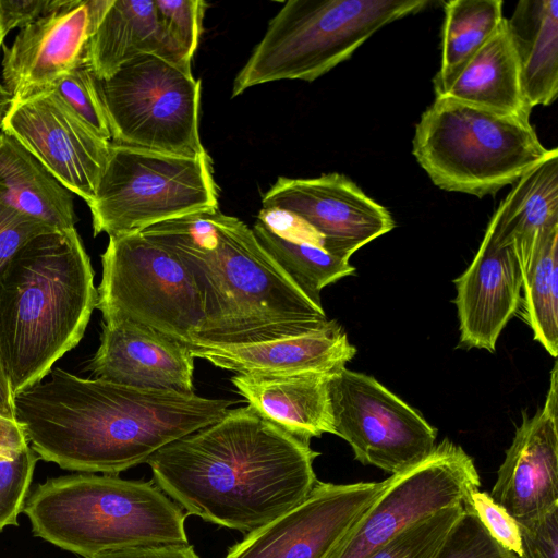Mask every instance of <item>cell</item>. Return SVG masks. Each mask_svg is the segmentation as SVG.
<instances>
[{
	"mask_svg": "<svg viewBox=\"0 0 558 558\" xmlns=\"http://www.w3.org/2000/svg\"><path fill=\"white\" fill-rule=\"evenodd\" d=\"M12 104V97L9 92L0 83V128L2 120Z\"/></svg>",
	"mask_w": 558,
	"mask_h": 558,
	"instance_id": "42",
	"label": "cell"
},
{
	"mask_svg": "<svg viewBox=\"0 0 558 558\" xmlns=\"http://www.w3.org/2000/svg\"><path fill=\"white\" fill-rule=\"evenodd\" d=\"M114 144L161 153L207 154L198 129L201 81L191 66L140 54L97 80Z\"/></svg>",
	"mask_w": 558,
	"mask_h": 558,
	"instance_id": "10",
	"label": "cell"
},
{
	"mask_svg": "<svg viewBox=\"0 0 558 558\" xmlns=\"http://www.w3.org/2000/svg\"><path fill=\"white\" fill-rule=\"evenodd\" d=\"M57 230L0 199V280L19 250L38 234Z\"/></svg>",
	"mask_w": 558,
	"mask_h": 558,
	"instance_id": "36",
	"label": "cell"
},
{
	"mask_svg": "<svg viewBox=\"0 0 558 558\" xmlns=\"http://www.w3.org/2000/svg\"><path fill=\"white\" fill-rule=\"evenodd\" d=\"M14 396L15 420L39 459L64 470L113 474L221 418L233 402L142 389L52 367Z\"/></svg>",
	"mask_w": 558,
	"mask_h": 558,
	"instance_id": "1",
	"label": "cell"
},
{
	"mask_svg": "<svg viewBox=\"0 0 558 558\" xmlns=\"http://www.w3.org/2000/svg\"><path fill=\"white\" fill-rule=\"evenodd\" d=\"M87 205L95 236L140 232L165 220L218 209L209 157L111 143L95 196Z\"/></svg>",
	"mask_w": 558,
	"mask_h": 558,
	"instance_id": "8",
	"label": "cell"
},
{
	"mask_svg": "<svg viewBox=\"0 0 558 558\" xmlns=\"http://www.w3.org/2000/svg\"><path fill=\"white\" fill-rule=\"evenodd\" d=\"M521 555L512 558H558V505L541 517L518 522Z\"/></svg>",
	"mask_w": 558,
	"mask_h": 558,
	"instance_id": "37",
	"label": "cell"
},
{
	"mask_svg": "<svg viewBox=\"0 0 558 558\" xmlns=\"http://www.w3.org/2000/svg\"><path fill=\"white\" fill-rule=\"evenodd\" d=\"M252 231L269 257L318 306L325 287L355 271L349 260L324 250L316 231L286 211L262 209Z\"/></svg>",
	"mask_w": 558,
	"mask_h": 558,
	"instance_id": "23",
	"label": "cell"
},
{
	"mask_svg": "<svg viewBox=\"0 0 558 558\" xmlns=\"http://www.w3.org/2000/svg\"><path fill=\"white\" fill-rule=\"evenodd\" d=\"M189 345L129 319L102 323L100 344L88 368L96 378L157 390L194 392Z\"/></svg>",
	"mask_w": 558,
	"mask_h": 558,
	"instance_id": "18",
	"label": "cell"
},
{
	"mask_svg": "<svg viewBox=\"0 0 558 558\" xmlns=\"http://www.w3.org/2000/svg\"><path fill=\"white\" fill-rule=\"evenodd\" d=\"M53 90L98 136L110 142V126L97 78L86 63L64 76Z\"/></svg>",
	"mask_w": 558,
	"mask_h": 558,
	"instance_id": "32",
	"label": "cell"
},
{
	"mask_svg": "<svg viewBox=\"0 0 558 558\" xmlns=\"http://www.w3.org/2000/svg\"><path fill=\"white\" fill-rule=\"evenodd\" d=\"M386 480L385 488L325 558H368L408 525L464 504L481 486L473 459L449 439L416 465Z\"/></svg>",
	"mask_w": 558,
	"mask_h": 558,
	"instance_id": "12",
	"label": "cell"
},
{
	"mask_svg": "<svg viewBox=\"0 0 558 558\" xmlns=\"http://www.w3.org/2000/svg\"><path fill=\"white\" fill-rule=\"evenodd\" d=\"M328 392L333 435L363 465L395 475L434 450L437 429L374 377L343 367L328 376Z\"/></svg>",
	"mask_w": 558,
	"mask_h": 558,
	"instance_id": "11",
	"label": "cell"
},
{
	"mask_svg": "<svg viewBox=\"0 0 558 558\" xmlns=\"http://www.w3.org/2000/svg\"><path fill=\"white\" fill-rule=\"evenodd\" d=\"M97 299L75 228L38 234L19 250L0 280V360L14 396L78 344Z\"/></svg>",
	"mask_w": 558,
	"mask_h": 558,
	"instance_id": "4",
	"label": "cell"
},
{
	"mask_svg": "<svg viewBox=\"0 0 558 558\" xmlns=\"http://www.w3.org/2000/svg\"><path fill=\"white\" fill-rule=\"evenodd\" d=\"M554 226H558L557 148L512 184L486 229L498 245L512 246L523 277L538 232Z\"/></svg>",
	"mask_w": 558,
	"mask_h": 558,
	"instance_id": "25",
	"label": "cell"
},
{
	"mask_svg": "<svg viewBox=\"0 0 558 558\" xmlns=\"http://www.w3.org/2000/svg\"><path fill=\"white\" fill-rule=\"evenodd\" d=\"M1 131L29 150L71 193L87 204L94 198L111 143L53 89L12 100Z\"/></svg>",
	"mask_w": 558,
	"mask_h": 558,
	"instance_id": "13",
	"label": "cell"
},
{
	"mask_svg": "<svg viewBox=\"0 0 558 558\" xmlns=\"http://www.w3.org/2000/svg\"><path fill=\"white\" fill-rule=\"evenodd\" d=\"M96 307L104 322L129 319L189 347L204 324L198 289L182 262L140 232L109 236Z\"/></svg>",
	"mask_w": 558,
	"mask_h": 558,
	"instance_id": "9",
	"label": "cell"
},
{
	"mask_svg": "<svg viewBox=\"0 0 558 558\" xmlns=\"http://www.w3.org/2000/svg\"><path fill=\"white\" fill-rule=\"evenodd\" d=\"M433 558H512L486 531L477 517L464 510Z\"/></svg>",
	"mask_w": 558,
	"mask_h": 558,
	"instance_id": "33",
	"label": "cell"
},
{
	"mask_svg": "<svg viewBox=\"0 0 558 558\" xmlns=\"http://www.w3.org/2000/svg\"><path fill=\"white\" fill-rule=\"evenodd\" d=\"M66 0H0L4 29L24 27L62 7Z\"/></svg>",
	"mask_w": 558,
	"mask_h": 558,
	"instance_id": "38",
	"label": "cell"
},
{
	"mask_svg": "<svg viewBox=\"0 0 558 558\" xmlns=\"http://www.w3.org/2000/svg\"><path fill=\"white\" fill-rule=\"evenodd\" d=\"M190 349L194 357L236 375L333 374L356 353L336 320L319 330L260 343Z\"/></svg>",
	"mask_w": 558,
	"mask_h": 558,
	"instance_id": "20",
	"label": "cell"
},
{
	"mask_svg": "<svg viewBox=\"0 0 558 558\" xmlns=\"http://www.w3.org/2000/svg\"><path fill=\"white\" fill-rule=\"evenodd\" d=\"M89 558H199L187 544H155L106 550Z\"/></svg>",
	"mask_w": 558,
	"mask_h": 558,
	"instance_id": "39",
	"label": "cell"
},
{
	"mask_svg": "<svg viewBox=\"0 0 558 558\" xmlns=\"http://www.w3.org/2000/svg\"><path fill=\"white\" fill-rule=\"evenodd\" d=\"M26 445V444H25ZM20 448V447H19ZM17 448H0V459L9 456L12 451H14Z\"/></svg>",
	"mask_w": 558,
	"mask_h": 558,
	"instance_id": "44",
	"label": "cell"
},
{
	"mask_svg": "<svg viewBox=\"0 0 558 558\" xmlns=\"http://www.w3.org/2000/svg\"><path fill=\"white\" fill-rule=\"evenodd\" d=\"M329 375H234L231 381L262 417L310 444L313 437L333 434Z\"/></svg>",
	"mask_w": 558,
	"mask_h": 558,
	"instance_id": "22",
	"label": "cell"
},
{
	"mask_svg": "<svg viewBox=\"0 0 558 558\" xmlns=\"http://www.w3.org/2000/svg\"><path fill=\"white\" fill-rule=\"evenodd\" d=\"M454 283L461 347L495 352L521 305L523 277L512 246L498 245L486 229L473 260Z\"/></svg>",
	"mask_w": 558,
	"mask_h": 558,
	"instance_id": "19",
	"label": "cell"
},
{
	"mask_svg": "<svg viewBox=\"0 0 558 558\" xmlns=\"http://www.w3.org/2000/svg\"><path fill=\"white\" fill-rule=\"evenodd\" d=\"M501 0H450L444 4L441 61L435 89L447 83L502 22Z\"/></svg>",
	"mask_w": 558,
	"mask_h": 558,
	"instance_id": "29",
	"label": "cell"
},
{
	"mask_svg": "<svg viewBox=\"0 0 558 558\" xmlns=\"http://www.w3.org/2000/svg\"><path fill=\"white\" fill-rule=\"evenodd\" d=\"M490 536L512 556L521 555V536L518 522L499 506L488 493L473 490L464 500Z\"/></svg>",
	"mask_w": 558,
	"mask_h": 558,
	"instance_id": "35",
	"label": "cell"
},
{
	"mask_svg": "<svg viewBox=\"0 0 558 558\" xmlns=\"http://www.w3.org/2000/svg\"><path fill=\"white\" fill-rule=\"evenodd\" d=\"M430 0H288L236 74L231 97L255 85L313 82L350 59L389 23L415 14Z\"/></svg>",
	"mask_w": 558,
	"mask_h": 558,
	"instance_id": "7",
	"label": "cell"
},
{
	"mask_svg": "<svg viewBox=\"0 0 558 558\" xmlns=\"http://www.w3.org/2000/svg\"><path fill=\"white\" fill-rule=\"evenodd\" d=\"M7 31L4 29L1 13H0V48L3 46V39L7 36Z\"/></svg>",
	"mask_w": 558,
	"mask_h": 558,
	"instance_id": "43",
	"label": "cell"
},
{
	"mask_svg": "<svg viewBox=\"0 0 558 558\" xmlns=\"http://www.w3.org/2000/svg\"><path fill=\"white\" fill-rule=\"evenodd\" d=\"M36 536L84 558L131 546L187 544L186 514L155 483L113 474L48 478L23 511Z\"/></svg>",
	"mask_w": 558,
	"mask_h": 558,
	"instance_id": "5",
	"label": "cell"
},
{
	"mask_svg": "<svg viewBox=\"0 0 558 558\" xmlns=\"http://www.w3.org/2000/svg\"><path fill=\"white\" fill-rule=\"evenodd\" d=\"M140 54L191 66L166 31L155 0H111L89 40L86 64L105 81Z\"/></svg>",
	"mask_w": 558,
	"mask_h": 558,
	"instance_id": "21",
	"label": "cell"
},
{
	"mask_svg": "<svg viewBox=\"0 0 558 558\" xmlns=\"http://www.w3.org/2000/svg\"><path fill=\"white\" fill-rule=\"evenodd\" d=\"M436 98L481 107L530 120L517 54L504 17L495 33L442 86Z\"/></svg>",
	"mask_w": 558,
	"mask_h": 558,
	"instance_id": "24",
	"label": "cell"
},
{
	"mask_svg": "<svg viewBox=\"0 0 558 558\" xmlns=\"http://www.w3.org/2000/svg\"><path fill=\"white\" fill-rule=\"evenodd\" d=\"M524 319L554 357L558 354V226L541 230L523 275Z\"/></svg>",
	"mask_w": 558,
	"mask_h": 558,
	"instance_id": "28",
	"label": "cell"
},
{
	"mask_svg": "<svg viewBox=\"0 0 558 558\" xmlns=\"http://www.w3.org/2000/svg\"><path fill=\"white\" fill-rule=\"evenodd\" d=\"M317 456L246 405L168 444L147 463L155 484L187 513L250 533L310 495Z\"/></svg>",
	"mask_w": 558,
	"mask_h": 558,
	"instance_id": "2",
	"label": "cell"
},
{
	"mask_svg": "<svg viewBox=\"0 0 558 558\" xmlns=\"http://www.w3.org/2000/svg\"><path fill=\"white\" fill-rule=\"evenodd\" d=\"M0 416L10 421L15 420L14 395L9 377L0 360Z\"/></svg>",
	"mask_w": 558,
	"mask_h": 558,
	"instance_id": "41",
	"label": "cell"
},
{
	"mask_svg": "<svg viewBox=\"0 0 558 558\" xmlns=\"http://www.w3.org/2000/svg\"><path fill=\"white\" fill-rule=\"evenodd\" d=\"M140 233L175 255L198 289L205 318L193 345L260 343L330 323L323 306L288 278L236 217L218 209L198 211Z\"/></svg>",
	"mask_w": 558,
	"mask_h": 558,
	"instance_id": "3",
	"label": "cell"
},
{
	"mask_svg": "<svg viewBox=\"0 0 558 558\" xmlns=\"http://www.w3.org/2000/svg\"><path fill=\"white\" fill-rule=\"evenodd\" d=\"M28 444L17 422L0 416V448H19Z\"/></svg>",
	"mask_w": 558,
	"mask_h": 558,
	"instance_id": "40",
	"label": "cell"
},
{
	"mask_svg": "<svg viewBox=\"0 0 558 558\" xmlns=\"http://www.w3.org/2000/svg\"><path fill=\"white\" fill-rule=\"evenodd\" d=\"M155 4L168 34L192 60L198 46L206 3L201 0H155Z\"/></svg>",
	"mask_w": 558,
	"mask_h": 558,
	"instance_id": "34",
	"label": "cell"
},
{
	"mask_svg": "<svg viewBox=\"0 0 558 558\" xmlns=\"http://www.w3.org/2000/svg\"><path fill=\"white\" fill-rule=\"evenodd\" d=\"M463 510L464 504H459L423 517L368 558H433Z\"/></svg>",
	"mask_w": 558,
	"mask_h": 558,
	"instance_id": "30",
	"label": "cell"
},
{
	"mask_svg": "<svg viewBox=\"0 0 558 558\" xmlns=\"http://www.w3.org/2000/svg\"><path fill=\"white\" fill-rule=\"evenodd\" d=\"M506 20L527 105L550 106L558 95V0L519 1Z\"/></svg>",
	"mask_w": 558,
	"mask_h": 558,
	"instance_id": "26",
	"label": "cell"
},
{
	"mask_svg": "<svg viewBox=\"0 0 558 558\" xmlns=\"http://www.w3.org/2000/svg\"><path fill=\"white\" fill-rule=\"evenodd\" d=\"M386 483L318 481L301 504L247 533L225 558H325Z\"/></svg>",
	"mask_w": 558,
	"mask_h": 558,
	"instance_id": "14",
	"label": "cell"
},
{
	"mask_svg": "<svg viewBox=\"0 0 558 558\" xmlns=\"http://www.w3.org/2000/svg\"><path fill=\"white\" fill-rule=\"evenodd\" d=\"M38 459L29 444L0 459V532L17 525Z\"/></svg>",
	"mask_w": 558,
	"mask_h": 558,
	"instance_id": "31",
	"label": "cell"
},
{
	"mask_svg": "<svg viewBox=\"0 0 558 558\" xmlns=\"http://www.w3.org/2000/svg\"><path fill=\"white\" fill-rule=\"evenodd\" d=\"M111 0H66L22 27L3 47V87L12 100L50 90L86 63L89 40Z\"/></svg>",
	"mask_w": 558,
	"mask_h": 558,
	"instance_id": "16",
	"label": "cell"
},
{
	"mask_svg": "<svg viewBox=\"0 0 558 558\" xmlns=\"http://www.w3.org/2000/svg\"><path fill=\"white\" fill-rule=\"evenodd\" d=\"M263 209L286 211L316 231L329 254L349 260L395 228L391 214L351 179L332 172L312 179L280 177L262 197Z\"/></svg>",
	"mask_w": 558,
	"mask_h": 558,
	"instance_id": "15",
	"label": "cell"
},
{
	"mask_svg": "<svg viewBox=\"0 0 558 558\" xmlns=\"http://www.w3.org/2000/svg\"><path fill=\"white\" fill-rule=\"evenodd\" d=\"M517 522L543 515L558 505V363L545 403L517 428L489 493Z\"/></svg>",
	"mask_w": 558,
	"mask_h": 558,
	"instance_id": "17",
	"label": "cell"
},
{
	"mask_svg": "<svg viewBox=\"0 0 558 558\" xmlns=\"http://www.w3.org/2000/svg\"><path fill=\"white\" fill-rule=\"evenodd\" d=\"M0 199L57 230L75 228L73 193L20 142L0 133Z\"/></svg>",
	"mask_w": 558,
	"mask_h": 558,
	"instance_id": "27",
	"label": "cell"
},
{
	"mask_svg": "<svg viewBox=\"0 0 558 558\" xmlns=\"http://www.w3.org/2000/svg\"><path fill=\"white\" fill-rule=\"evenodd\" d=\"M553 149L530 120L436 98L415 124L412 154L441 190L495 195L548 158Z\"/></svg>",
	"mask_w": 558,
	"mask_h": 558,
	"instance_id": "6",
	"label": "cell"
}]
</instances>
